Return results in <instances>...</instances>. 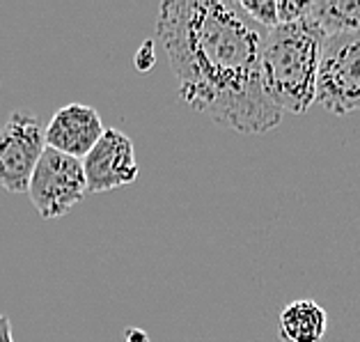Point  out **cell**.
I'll use <instances>...</instances> for the list:
<instances>
[{
    "label": "cell",
    "instance_id": "obj_1",
    "mask_svg": "<svg viewBox=\"0 0 360 342\" xmlns=\"http://www.w3.org/2000/svg\"><path fill=\"white\" fill-rule=\"evenodd\" d=\"M266 34L234 0H172L156 19L179 99L214 125L250 136L283 120L262 85Z\"/></svg>",
    "mask_w": 360,
    "mask_h": 342
},
{
    "label": "cell",
    "instance_id": "obj_2",
    "mask_svg": "<svg viewBox=\"0 0 360 342\" xmlns=\"http://www.w3.org/2000/svg\"><path fill=\"white\" fill-rule=\"evenodd\" d=\"M323 32L310 16L269 30L262 51V85L274 106L303 115L317 101Z\"/></svg>",
    "mask_w": 360,
    "mask_h": 342
},
{
    "label": "cell",
    "instance_id": "obj_3",
    "mask_svg": "<svg viewBox=\"0 0 360 342\" xmlns=\"http://www.w3.org/2000/svg\"><path fill=\"white\" fill-rule=\"evenodd\" d=\"M317 103L333 115L360 110V32H338L323 39Z\"/></svg>",
    "mask_w": 360,
    "mask_h": 342
},
{
    "label": "cell",
    "instance_id": "obj_4",
    "mask_svg": "<svg viewBox=\"0 0 360 342\" xmlns=\"http://www.w3.org/2000/svg\"><path fill=\"white\" fill-rule=\"evenodd\" d=\"M46 152V125L32 113L14 110L0 129V189L28 193L34 168Z\"/></svg>",
    "mask_w": 360,
    "mask_h": 342
},
{
    "label": "cell",
    "instance_id": "obj_5",
    "mask_svg": "<svg viewBox=\"0 0 360 342\" xmlns=\"http://www.w3.org/2000/svg\"><path fill=\"white\" fill-rule=\"evenodd\" d=\"M87 193L83 161L46 147L30 179V203L46 221L65 216Z\"/></svg>",
    "mask_w": 360,
    "mask_h": 342
},
{
    "label": "cell",
    "instance_id": "obj_6",
    "mask_svg": "<svg viewBox=\"0 0 360 342\" xmlns=\"http://www.w3.org/2000/svg\"><path fill=\"white\" fill-rule=\"evenodd\" d=\"M83 170L87 193H106L134 184L140 172L134 140L120 129H106L83 159Z\"/></svg>",
    "mask_w": 360,
    "mask_h": 342
},
{
    "label": "cell",
    "instance_id": "obj_7",
    "mask_svg": "<svg viewBox=\"0 0 360 342\" xmlns=\"http://www.w3.org/2000/svg\"><path fill=\"white\" fill-rule=\"evenodd\" d=\"M103 122L92 106L85 103H67L46 125V147L58 150L74 159H85L92 147L103 136Z\"/></svg>",
    "mask_w": 360,
    "mask_h": 342
},
{
    "label": "cell",
    "instance_id": "obj_8",
    "mask_svg": "<svg viewBox=\"0 0 360 342\" xmlns=\"http://www.w3.org/2000/svg\"><path fill=\"white\" fill-rule=\"evenodd\" d=\"M328 315L317 301L298 299L280 312V338L287 342H319L326 336Z\"/></svg>",
    "mask_w": 360,
    "mask_h": 342
},
{
    "label": "cell",
    "instance_id": "obj_9",
    "mask_svg": "<svg viewBox=\"0 0 360 342\" xmlns=\"http://www.w3.org/2000/svg\"><path fill=\"white\" fill-rule=\"evenodd\" d=\"M310 19L328 34L360 32V0H317Z\"/></svg>",
    "mask_w": 360,
    "mask_h": 342
},
{
    "label": "cell",
    "instance_id": "obj_10",
    "mask_svg": "<svg viewBox=\"0 0 360 342\" xmlns=\"http://www.w3.org/2000/svg\"><path fill=\"white\" fill-rule=\"evenodd\" d=\"M239 5L262 28H278V0H239Z\"/></svg>",
    "mask_w": 360,
    "mask_h": 342
},
{
    "label": "cell",
    "instance_id": "obj_11",
    "mask_svg": "<svg viewBox=\"0 0 360 342\" xmlns=\"http://www.w3.org/2000/svg\"><path fill=\"white\" fill-rule=\"evenodd\" d=\"M312 3L307 0H278V25L296 23L310 16Z\"/></svg>",
    "mask_w": 360,
    "mask_h": 342
},
{
    "label": "cell",
    "instance_id": "obj_12",
    "mask_svg": "<svg viewBox=\"0 0 360 342\" xmlns=\"http://www.w3.org/2000/svg\"><path fill=\"white\" fill-rule=\"evenodd\" d=\"M156 63V51H154V42L152 39H147L143 42V46L138 49V53H136V69L140 74H147L149 69L154 67Z\"/></svg>",
    "mask_w": 360,
    "mask_h": 342
},
{
    "label": "cell",
    "instance_id": "obj_13",
    "mask_svg": "<svg viewBox=\"0 0 360 342\" xmlns=\"http://www.w3.org/2000/svg\"><path fill=\"white\" fill-rule=\"evenodd\" d=\"M0 342H14L12 338V322L7 315H0Z\"/></svg>",
    "mask_w": 360,
    "mask_h": 342
},
{
    "label": "cell",
    "instance_id": "obj_14",
    "mask_svg": "<svg viewBox=\"0 0 360 342\" xmlns=\"http://www.w3.org/2000/svg\"><path fill=\"white\" fill-rule=\"evenodd\" d=\"M124 338H127V342H149L147 333L143 329H127Z\"/></svg>",
    "mask_w": 360,
    "mask_h": 342
}]
</instances>
